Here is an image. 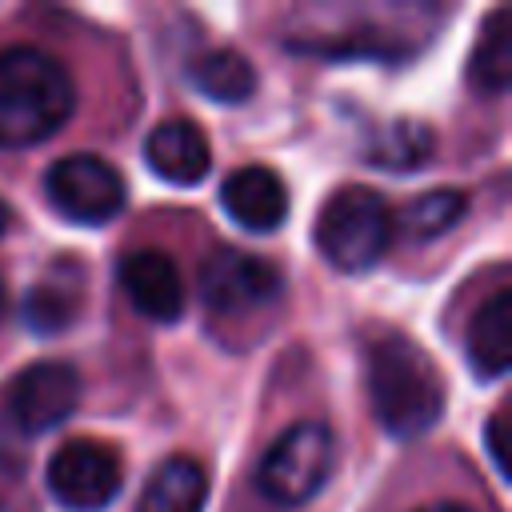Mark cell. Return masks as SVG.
Segmentation results:
<instances>
[{"label":"cell","instance_id":"6da1fadb","mask_svg":"<svg viewBox=\"0 0 512 512\" xmlns=\"http://www.w3.org/2000/svg\"><path fill=\"white\" fill-rule=\"evenodd\" d=\"M364 384L376 424L396 440L424 436L444 412V380L436 364L396 328H376L364 340Z\"/></svg>","mask_w":512,"mask_h":512},{"label":"cell","instance_id":"7a4b0ae2","mask_svg":"<svg viewBox=\"0 0 512 512\" xmlns=\"http://www.w3.org/2000/svg\"><path fill=\"white\" fill-rule=\"evenodd\" d=\"M76 108L68 68L28 44L0 52V148H32L56 136Z\"/></svg>","mask_w":512,"mask_h":512},{"label":"cell","instance_id":"3957f363","mask_svg":"<svg viewBox=\"0 0 512 512\" xmlns=\"http://www.w3.org/2000/svg\"><path fill=\"white\" fill-rule=\"evenodd\" d=\"M392 232H396L392 208L384 204L380 192L364 184L336 188L316 216V244L324 260L340 272H364L380 264V256L392 244Z\"/></svg>","mask_w":512,"mask_h":512},{"label":"cell","instance_id":"277c9868","mask_svg":"<svg viewBox=\"0 0 512 512\" xmlns=\"http://www.w3.org/2000/svg\"><path fill=\"white\" fill-rule=\"evenodd\" d=\"M332 432L320 420H300L292 428H284L272 448L264 452L260 468H256V492L268 504L280 508H296L304 500H312L328 472H332Z\"/></svg>","mask_w":512,"mask_h":512},{"label":"cell","instance_id":"5b68a950","mask_svg":"<svg viewBox=\"0 0 512 512\" xmlns=\"http://www.w3.org/2000/svg\"><path fill=\"white\" fill-rule=\"evenodd\" d=\"M44 192H48V204L64 220L88 224V228L108 224L112 216H120L124 200H128L124 176L104 156H92V152L60 156L44 172Z\"/></svg>","mask_w":512,"mask_h":512},{"label":"cell","instance_id":"8992f818","mask_svg":"<svg viewBox=\"0 0 512 512\" xmlns=\"http://www.w3.org/2000/svg\"><path fill=\"white\" fill-rule=\"evenodd\" d=\"M124 484V464L116 448L100 440H68L52 452L48 460V492L68 508V512H100L120 496Z\"/></svg>","mask_w":512,"mask_h":512},{"label":"cell","instance_id":"52a82bcc","mask_svg":"<svg viewBox=\"0 0 512 512\" xmlns=\"http://www.w3.org/2000/svg\"><path fill=\"white\" fill-rule=\"evenodd\" d=\"M80 404V372L64 360H36L12 376L4 392V420L24 432L40 436L64 424Z\"/></svg>","mask_w":512,"mask_h":512},{"label":"cell","instance_id":"ba28073f","mask_svg":"<svg viewBox=\"0 0 512 512\" xmlns=\"http://www.w3.org/2000/svg\"><path fill=\"white\" fill-rule=\"evenodd\" d=\"M280 292H284L280 268L260 256H248V252L228 248V252H216L212 260H204V268H200V300L216 316L264 308V304L280 300Z\"/></svg>","mask_w":512,"mask_h":512},{"label":"cell","instance_id":"9c48e42d","mask_svg":"<svg viewBox=\"0 0 512 512\" xmlns=\"http://www.w3.org/2000/svg\"><path fill=\"white\" fill-rule=\"evenodd\" d=\"M116 280H120V292L128 296V304L144 320H156V324L180 320V312H184V276H180V268L172 264L168 252H156V248L124 252L120 264H116Z\"/></svg>","mask_w":512,"mask_h":512},{"label":"cell","instance_id":"30bf717a","mask_svg":"<svg viewBox=\"0 0 512 512\" xmlns=\"http://www.w3.org/2000/svg\"><path fill=\"white\" fill-rule=\"evenodd\" d=\"M144 160L148 168L168 180V184H200L212 168V148H208V136L200 132L196 120H184V116H168L160 120L148 140H144Z\"/></svg>","mask_w":512,"mask_h":512},{"label":"cell","instance_id":"8fae6325","mask_svg":"<svg viewBox=\"0 0 512 512\" xmlns=\"http://www.w3.org/2000/svg\"><path fill=\"white\" fill-rule=\"evenodd\" d=\"M220 208L248 232H272L288 216V188L284 180L264 164H244L224 176L220 184Z\"/></svg>","mask_w":512,"mask_h":512},{"label":"cell","instance_id":"7c38bea8","mask_svg":"<svg viewBox=\"0 0 512 512\" xmlns=\"http://www.w3.org/2000/svg\"><path fill=\"white\" fill-rule=\"evenodd\" d=\"M464 352L480 380H500L508 372L512 364V292L508 288H496L476 308L464 332Z\"/></svg>","mask_w":512,"mask_h":512},{"label":"cell","instance_id":"4fadbf2b","mask_svg":"<svg viewBox=\"0 0 512 512\" xmlns=\"http://www.w3.org/2000/svg\"><path fill=\"white\" fill-rule=\"evenodd\" d=\"M208 500V476L192 456H168L144 484L136 512H200Z\"/></svg>","mask_w":512,"mask_h":512},{"label":"cell","instance_id":"5bb4252c","mask_svg":"<svg viewBox=\"0 0 512 512\" xmlns=\"http://www.w3.org/2000/svg\"><path fill=\"white\" fill-rule=\"evenodd\" d=\"M188 80L204 100L216 104H244L256 88V68L236 48H208L188 64Z\"/></svg>","mask_w":512,"mask_h":512},{"label":"cell","instance_id":"9a60e30c","mask_svg":"<svg viewBox=\"0 0 512 512\" xmlns=\"http://www.w3.org/2000/svg\"><path fill=\"white\" fill-rule=\"evenodd\" d=\"M468 84L480 96H504L512 84V28H508V12H492L472 56H468Z\"/></svg>","mask_w":512,"mask_h":512},{"label":"cell","instance_id":"2e32d148","mask_svg":"<svg viewBox=\"0 0 512 512\" xmlns=\"http://www.w3.org/2000/svg\"><path fill=\"white\" fill-rule=\"evenodd\" d=\"M436 152V136L428 124L420 120H392L384 124L372 144H368V164L376 168H388V172H412V168H424Z\"/></svg>","mask_w":512,"mask_h":512},{"label":"cell","instance_id":"e0dca14e","mask_svg":"<svg viewBox=\"0 0 512 512\" xmlns=\"http://www.w3.org/2000/svg\"><path fill=\"white\" fill-rule=\"evenodd\" d=\"M76 312H80V284H64V280H44L24 300V320L40 336L64 332L76 320Z\"/></svg>","mask_w":512,"mask_h":512},{"label":"cell","instance_id":"ac0fdd59","mask_svg":"<svg viewBox=\"0 0 512 512\" xmlns=\"http://www.w3.org/2000/svg\"><path fill=\"white\" fill-rule=\"evenodd\" d=\"M464 208H468L464 192H456V188H432L420 200H412V204L400 208V228L408 236H416V240H432V236L448 232L464 216Z\"/></svg>","mask_w":512,"mask_h":512},{"label":"cell","instance_id":"d6986e66","mask_svg":"<svg viewBox=\"0 0 512 512\" xmlns=\"http://www.w3.org/2000/svg\"><path fill=\"white\" fill-rule=\"evenodd\" d=\"M484 444L500 476H508V412H492L484 424Z\"/></svg>","mask_w":512,"mask_h":512},{"label":"cell","instance_id":"ffe728a7","mask_svg":"<svg viewBox=\"0 0 512 512\" xmlns=\"http://www.w3.org/2000/svg\"><path fill=\"white\" fill-rule=\"evenodd\" d=\"M416 512H476V508L464 504V500H432V504H424V508H416Z\"/></svg>","mask_w":512,"mask_h":512},{"label":"cell","instance_id":"44dd1931","mask_svg":"<svg viewBox=\"0 0 512 512\" xmlns=\"http://www.w3.org/2000/svg\"><path fill=\"white\" fill-rule=\"evenodd\" d=\"M8 224H12V208H8L4 200H0V236L8 232Z\"/></svg>","mask_w":512,"mask_h":512},{"label":"cell","instance_id":"7402d4cb","mask_svg":"<svg viewBox=\"0 0 512 512\" xmlns=\"http://www.w3.org/2000/svg\"><path fill=\"white\" fill-rule=\"evenodd\" d=\"M4 304H8V296H4V280H0V316H4Z\"/></svg>","mask_w":512,"mask_h":512},{"label":"cell","instance_id":"603a6c76","mask_svg":"<svg viewBox=\"0 0 512 512\" xmlns=\"http://www.w3.org/2000/svg\"><path fill=\"white\" fill-rule=\"evenodd\" d=\"M0 512H12V508H8V504H4V500H0Z\"/></svg>","mask_w":512,"mask_h":512}]
</instances>
